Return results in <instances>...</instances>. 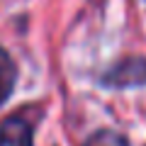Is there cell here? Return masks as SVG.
<instances>
[{
	"label": "cell",
	"mask_w": 146,
	"mask_h": 146,
	"mask_svg": "<svg viewBox=\"0 0 146 146\" xmlns=\"http://www.w3.org/2000/svg\"><path fill=\"white\" fill-rule=\"evenodd\" d=\"M15 80H17V68L12 63L10 54L0 46V105L10 98L12 88H15Z\"/></svg>",
	"instance_id": "cell-3"
},
{
	"label": "cell",
	"mask_w": 146,
	"mask_h": 146,
	"mask_svg": "<svg viewBox=\"0 0 146 146\" xmlns=\"http://www.w3.org/2000/svg\"><path fill=\"white\" fill-rule=\"evenodd\" d=\"M83 146H129V141H127V136L119 134V131L100 129V131H95Z\"/></svg>",
	"instance_id": "cell-4"
},
{
	"label": "cell",
	"mask_w": 146,
	"mask_h": 146,
	"mask_svg": "<svg viewBox=\"0 0 146 146\" xmlns=\"http://www.w3.org/2000/svg\"><path fill=\"white\" fill-rule=\"evenodd\" d=\"M105 83L112 88H131V85L146 83V58L144 56H129L105 73Z\"/></svg>",
	"instance_id": "cell-1"
},
{
	"label": "cell",
	"mask_w": 146,
	"mask_h": 146,
	"mask_svg": "<svg viewBox=\"0 0 146 146\" xmlns=\"http://www.w3.org/2000/svg\"><path fill=\"white\" fill-rule=\"evenodd\" d=\"M0 146H34L32 122L25 115H12L0 124Z\"/></svg>",
	"instance_id": "cell-2"
}]
</instances>
